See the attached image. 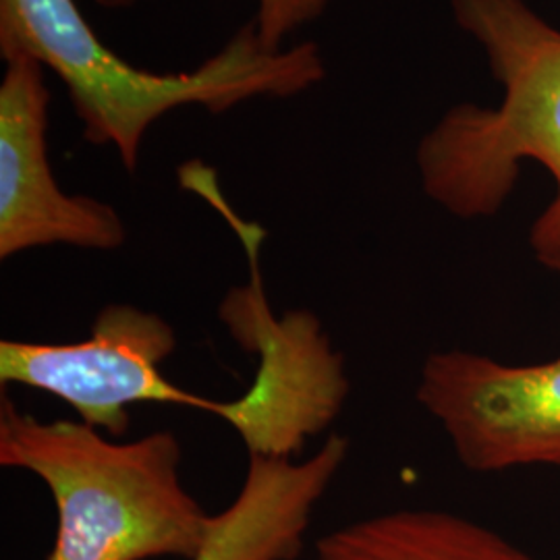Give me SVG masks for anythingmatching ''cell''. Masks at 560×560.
I'll list each match as a JSON object with an SVG mask.
<instances>
[{
  "label": "cell",
  "mask_w": 560,
  "mask_h": 560,
  "mask_svg": "<svg viewBox=\"0 0 560 560\" xmlns=\"http://www.w3.org/2000/svg\"><path fill=\"white\" fill-rule=\"evenodd\" d=\"M532 249L536 258L560 275V208L550 203L532 229Z\"/></svg>",
  "instance_id": "obj_11"
},
{
  "label": "cell",
  "mask_w": 560,
  "mask_h": 560,
  "mask_svg": "<svg viewBox=\"0 0 560 560\" xmlns=\"http://www.w3.org/2000/svg\"><path fill=\"white\" fill-rule=\"evenodd\" d=\"M175 349V328L162 316L129 303H108L88 339L0 340V384L48 393L110 439L129 432V407L140 402L177 405L221 418L224 400L189 393L162 374V363Z\"/></svg>",
  "instance_id": "obj_5"
},
{
  "label": "cell",
  "mask_w": 560,
  "mask_h": 560,
  "mask_svg": "<svg viewBox=\"0 0 560 560\" xmlns=\"http://www.w3.org/2000/svg\"><path fill=\"white\" fill-rule=\"evenodd\" d=\"M349 441L330 434L310 459L249 457L237 499L212 517L191 560H295L314 511L339 476Z\"/></svg>",
  "instance_id": "obj_8"
},
{
  "label": "cell",
  "mask_w": 560,
  "mask_h": 560,
  "mask_svg": "<svg viewBox=\"0 0 560 560\" xmlns=\"http://www.w3.org/2000/svg\"><path fill=\"white\" fill-rule=\"evenodd\" d=\"M460 30L478 40L499 106L459 104L418 145L423 194L460 221L494 217L520 179L521 162L548 168L560 208V30L525 0H451Z\"/></svg>",
  "instance_id": "obj_3"
},
{
  "label": "cell",
  "mask_w": 560,
  "mask_h": 560,
  "mask_svg": "<svg viewBox=\"0 0 560 560\" xmlns=\"http://www.w3.org/2000/svg\"><path fill=\"white\" fill-rule=\"evenodd\" d=\"M0 81V260L50 245L117 252L127 226L106 201L60 189L48 161L50 90L30 57L4 60Z\"/></svg>",
  "instance_id": "obj_7"
},
{
  "label": "cell",
  "mask_w": 560,
  "mask_h": 560,
  "mask_svg": "<svg viewBox=\"0 0 560 560\" xmlns=\"http://www.w3.org/2000/svg\"><path fill=\"white\" fill-rule=\"evenodd\" d=\"M316 560H536L499 532L448 511L402 509L316 541Z\"/></svg>",
  "instance_id": "obj_9"
},
{
  "label": "cell",
  "mask_w": 560,
  "mask_h": 560,
  "mask_svg": "<svg viewBox=\"0 0 560 560\" xmlns=\"http://www.w3.org/2000/svg\"><path fill=\"white\" fill-rule=\"evenodd\" d=\"M104 9H127L143 0H94ZM252 20L256 36L266 50H282V44L307 23L320 20L330 0H256Z\"/></svg>",
  "instance_id": "obj_10"
},
{
  "label": "cell",
  "mask_w": 560,
  "mask_h": 560,
  "mask_svg": "<svg viewBox=\"0 0 560 560\" xmlns=\"http://www.w3.org/2000/svg\"><path fill=\"white\" fill-rule=\"evenodd\" d=\"M180 187L214 208L241 241L249 282L233 287L219 318L243 351L258 358L256 378L240 399L224 400L221 420L245 444L249 457L291 459L312 436L339 418L351 382L345 358L332 347L320 318L307 310L277 316L261 282L266 231L237 214L222 194L217 171L200 161L180 164Z\"/></svg>",
  "instance_id": "obj_4"
},
{
  "label": "cell",
  "mask_w": 560,
  "mask_h": 560,
  "mask_svg": "<svg viewBox=\"0 0 560 560\" xmlns=\"http://www.w3.org/2000/svg\"><path fill=\"white\" fill-rule=\"evenodd\" d=\"M0 57L50 69L69 92L83 140L113 145L129 173L150 127L179 106L221 115L261 96L293 98L326 80L318 44L266 50L252 21L194 71H148L106 46L75 0H0Z\"/></svg>",
  "instance_id": "obj_1"
},
{
  "label": "cell",
  "mask_w": 560,
  "mask_h": 560,
  "mask_svg": "<svg viewBox=\"0 0 560 560\" xmlns=\"http://www.w3.org/2000/svg\"><path fill=\"white\" fill-rule=\"evenodd\" d=\"M183 446L168 430L106 439L83 421H42L0 399V465L46 483L57 536L46 560H191L212 517L180 480Z\"/></svg>",
  "instance_id": "obj_2"
},
{
  "label": "cell",
  "mask_w": 560,
  "mask_h": 560,
  "mask_svg": "<svg viewBox=\"0 0 560 560\" xmlns=\"http://www.w3.org/2000/svg\"><path fill=\"white\" fill-rule=\"evenodd\" d=\"M416 399L476 474L560 467V358L511 365L483 353H430Z\"/></svg>",
  "instance_id": "obj_6"
}]
</instances>
